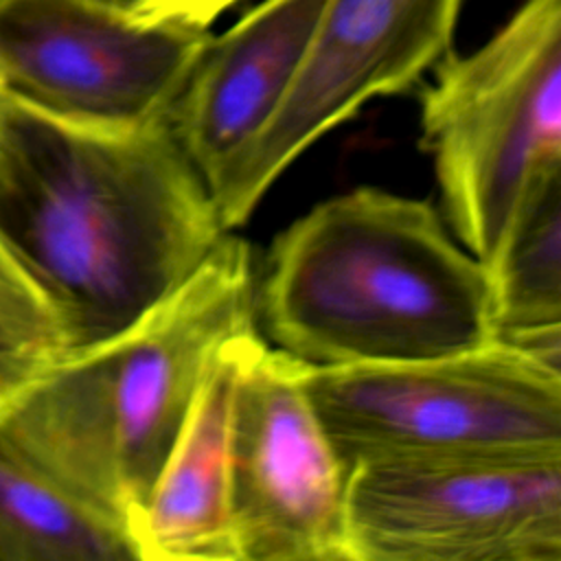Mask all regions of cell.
Masks as SVG:
<instances>
[{
    "mask_svg": "<svg viewBox=\"0 0 561 561\" xmlns=\"http://www.w3.org/2000/svg\"><path fill=\"white\" fill-rule=\"evenodd\" d=\"M206 180L169 121L110 129L0 114V239L53 300L68 355L140 320L215 250Z\"/></svg>",
    "mask_w": 561,
    "mask_h": 561,
    "instance_id": "cell-1",
    "label": "cell"
},
{
    "mask_svg": "<svg viewBox=\"0 0 561 561\" xmlns=\"http://www.w3.org/2000/svg\"><path fill=\"white\" fill-rule=\"evenodd\" d=\"M254 305L307 366L443 357L495 340L482 263L425 199L359 186L285 228Z\"/></svg>",
    "mask_w": 561,
    "mask_h": 561,
    "instance_id": "cell-2",
    "label": "cell"
},
{
    "mask_svg": "<svg viewBox=\"0 0 561 561\" xmlns=\"http://www.w3.org/2000/svg\"><path fill=\"white\" fill-rule=\"evenodd\" d=\"M254 289L250 245L226 232L140 320L68 355L0 419V434L129 535L215 353L256 327Z\"/></svg>",
    "mask_w": 561,
    "mask_h": 561,
    "instance_id": "cell-3",
    "label": "cell"
},
{
    "mask_svg": "<svg viewBox=\"0 0 561 561\" xmlns=\"http://www.w3.org/2000/svg\"><path fill=\"white\" fill-rule=\"evenodd\" d=\"M421 129L447 221L484 263L530 180L561 162V0H524L476 50H449Z\"/></svg>",
    "mask_w": 561,
    "mask_h": 561,
    "instance_id": "cell-4",
    "label": "cell"
},
{
    "mask_svg": "<svg viewBox=\"0 0 561 561\" xmlns=\"http://www.w3.org/2000/svg\"><path fill=\"white\" fill-rule=\"evenodd\" d=\"M559 368L493 340L414 362L302 364V383L351 467L390 456L561 454Z\"/></svg>",
    "mask_w": 561,
    "mask_h": 561,
    "instance_id": "cell-5",
    "label": "cell"
},
{
    "mask_svg": "<svg viewBox=\"0 0 561 561\" xmlns=\"http://www.w3.org/2000/svg\"><path fill=\"white\" fill-rule=\"evenodd\" d=\"M351 561H561V454L359 460Z\"/></svg>",
    "mask_w": 561,
    "mask_h": 561,
    "instance_id": "cell-6",
    "label": "cell"
},
{
    "mask_svg": "<svg viewBox=\"0 0 561 561\" xmlns=\"http://www.w3.org/2000/svg\"><path fill=\"white\" fill-rule=\"evenodd\" d=\"M208 37L121 0H0V92L64 123L149 125L169 116Z\"/></svg>",
    "mask_w": 561,
    "mask_h": 561,
    "instance_id": "cell-7",
    "label": "cell"
},
{
    "mask_svg": "<svg viewBox=\"0 0 561 561\" xmlns=\"http://www.w3.org/2000/svg\"><path fill=\"white\" fill-rule=\"evenodd\" d=\"M348 467L302 383V362L243 337L230 423V515L239 561H351Z\"/></svg>",
    "mask_w": 561,
    "mask_h": 561,
    "instance_id": "cell-8",
    "label": "cell"
},
{
    "mask_svg": "<svg viewBox=\"0 0 561 561\" xmlns=\"http://www.w3.org/2000/svg\"><path fill=\"white\" fill-rule=\"evenodd\" d=\"M462 2L327 0L287 96L210 191L221 226H241L296 158L370 99L408 92L434 70Z\"/></svg>",
    "mask_w": 561,
    "mask_h": 561,
    "instance_id": "cell-9",
    "label": "cell"
},
{
    "mask_svg": "<svg viewBox=\"0 0 561 561\" xmlns=\"http://www.w3.org/2000/svg\"><path fill=\"white\" fill-rule=\"evenodd\" d=\"M327 0H263L208 37L169 125L208 191L248 151L287 96Z\"/></svg>",
    "mask_w": 561,
    "mask_h": 561,
    "instance_id": "cell-10",
    "label": "cell"
},
{
    "mask_svg": "<svg viewBox=\"0 0 561 561\" xmlns=\"http://www.w3.org/2000/svg\"><path fill=\"white\" fill-rule=\"evenodd\" d=\"M254 329L215 353L131 526L138 561H239L230 515V423L243 337Z\"/></svg>",
    "mask_w": 561,
    "mask_h": 561,
    "instance_id": "cell-11",
    "label": "cell"
},
{
    "mask_svg": "<svg viewBox=\"0 0 561 561\" xmlns=\"http://www.w3.org/2000/svg\"><path fill=\"white\" fill-rule=\"evenodd\" d=\"M482 267L495 340L561 366V162L530 180Z\"/></svg>",
    "mask_w": 561,
    "mask_h": 561,
    "instance_id": "cell-12",
    "label": "cell"
},
{
    "mask_svg": "<svg viewBox=\"0 0 561 561\" xmlns=\"http://www.w3.org/2000/svg\"><path fill=\"white\" fill-rule=\"evenodd\" d=\"M0 561H138L129 535L0 434Z\"/></svg>",
    "mask_w": 561,
    "mask_h": 561,
    "instance_id": "cell-13",
    "label": "cell"
},
{
    "mask_svg": "<svg viewBox=\"0 0 561 561\" xmlns=\"http://www.w3.org/2000/svg\"><path fill=\"white\" fill-rule=\"evenodd\" d=\"M66 357V329L53 300L0 239V419Z\"/></svg>",
    "mask_w": 561,
    "mask_h": 561,
    "instance_id": "cell-14",
    "label": "cell"
},
{
    "mask_svg": "<svg viewBox=\"0 0 561 561\" xmlns=\"http://www.w3.org/2000/svg\"><path fill=\"white\" fill-rule=\"evenodd\" d=\"M131 15L147 22L208 28L241 0H121Z\"/></svg>",
    "mask_w": 561,
    "mask_h": 561,
    "instance_id": "cell-15",
    "label": "cell"
},
{
    "mask_svg": "<svg viewBox=\"0 0 561 561\" xmlns=\"http://www.w3.org/2000/svg\"><path fill=\"white\" fill-rule=\"evenodd\" d=\"M4 105H7V99L2 96V92H0V114H2V110H4Z\"/></svg>",
    "mask_w": 561,
    "mask_h": 561,
    "instance_id": "cell-16",
    "label": "cell"
}]
</instances>
